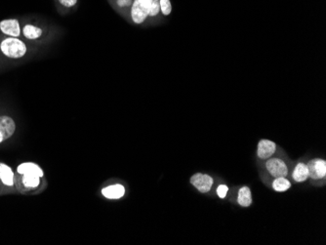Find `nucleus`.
Masks as SVG:
<instances>
[{
    "mask_svg": "<svg viewBox=\"0 0 326 245\" xmlns=\"http://www.w3.org/2000/svg\"><path fill=\"white\" fill-rule=\"evenodd\" d=\"M16 174L24 175V174H37L40 175V177H45V173L40 164L32 162V161H26L20 163L16 168Z\"/></svg>",
    "mask_w": 326,
    "mask_h": 245,
    "instance_id": "1a4fd4ad",
    "label": "nucleus"
},
{
    "mask_svg": "<svg viewBox=\"0 0 326 245\" xmlns=\"http://www.w3.org/2000/svg\"><path fill=\"white\" fill-rule=\"evenodd\" d=\"M191 183L200 193H207L213 185V179L205 174H196L191 178Z\"/></svg>",
    "mask_w": 326,
    "mask_h": 245,
    "instance_id": "9d476101",
    "label": "nucleus"
},
{
    "mask_svg": "<svg viewBox=\"0 0 326 245\" xmlns=\"http://www.w3.org/2000/svg\"><path fill=\"white\" fill-rule=\"evenodd\" d=\"M266 166H267V169L269 170V172L275 178L286 177L287 174H288V169H287L285 163L278 158L270 159L266 163Z\"/></svg>",
    "mask_w": 326,
    "mask_h": 245,
    "instance_id": "6e6552de",
    "label": "nucleus"
},
{
    "mask_svg": "<svg viewBox=\"0 0 326 245\" xmlns=\"http://www.w3.org/2000/svg\"><path fill=\"white\" fill-rule=\"evenodd\" d=\"M45 36L46 31L40 26L32 23H26L22 26V39L26 42H40Z\"/></svg>",
    "mask_w": 326,
    "mask_h": 245,
    "instance_id": "20e7f679",
    "label": "nucleus"
},
{
    "mask_svg": "<svg viewBox=\"0 0 326 245\" xmlns=\"http://www.w3.org/2000/svg\"><path fill=\"white\" fill-rule=\"evenodd\" d=\"M101 194L107 199H119L125 194V187L121 184L110 185L101 190Z\"/></svg>",
    "mask_w": 326,
    "mask_h": 245,
    "instance_id": "9b49d317",
    "label": "nucleus"
},
{
    "mask_svg": "<svg viewBox=\"0 0 326 245\" xmlns=\"http://www.w3.org/2000/svg\"><path fill=\"white\" fill-rule=\"evenodd\" d=\"M228 191H229V188H228L227 186L221 185V186H219L218 189H217V194H218V195H219L221 198H224V197L227 195V194H228Z\"/></svg>",
    "mask_w": 326,
    "mask_h": 245,
    "instance_id": "aec40b11",
    "label": "nucleus"
},
{
    "mask_svg": "<svg viewBox=\"0 0 326 245\" xmlns=\"http://www.w3.org/2000/svg\"><path fill=\"white\" fill-rule=\"evenodd\" d=\"M160 11L164 16H168L172 11V6L170 0H159Z\"/></svg>",
    "mask_w": 326,
    "mask_h": 245,
    "instance_id": "a211bd4d",
    "label": "nucleus"
},
{
    "mask_svg": "<svg viewBox=\"0 0 326 245\" xmlns=\"http://www.w3.org/2000/svg\"><path fill=\"white\" fill-rule=\"evenodd\" d=\"M43 184H45V177L37 174H24L16 177V188L22 193L37 191Z\"/></svg>",
    "mask_w": 326,
    "mask_h": 245,
    "instance_id": "f03ea898",
    "label": "nucleus"
},
{
    "mask_svg": "<svg viewBox=\"0 0 326 245\" xmlns=\"http://www.w3.org/2000/svg\"><path fill=\"white\" fill-rule=\"evenodd\" d=\"M293 178L296 182H304L307 180L309 178L308 166L303 163H299L294 169Z\"/></svg>",
    "mask_w": 326,
    "mask_h": 245,
    "instance_id": "dca6fc26",
    "label": "nucleus"
},
{
    "mask_svg": "<svg viewBox=\"0 0 326 245\" xmlns=\"http://www.w3.org/2000/svg\"><path fill=\"white\" fill-rule=\"evenodd\" d=\"M149 17L146 11L141 8L138 0H134L131 5V18L135 24H143L146 19Z\"/></svg>",
    "mask_w": 326,
    "mask_h": 245,
    "instance_id": "ddd939ff",
    "label": "nucleus"
},
{
    "mask_svg": "<svg viewBox=\"0 0 326 245\" xmlns=\"http://www.w3.org/2000/svg\"><path fill=\"white\" fill-rule=\"evenodd\" d=\"M17 130V123L12 116L7 115L0 116V131L5 139L8 141L14 136Z\"/></svg>",
    "mask_w": 326,
    "mask_h": 245,
    "instance_id": "423d86ee",
    "label": "nucleus"
},
{
    "mask_svg": "<svg viewBox=\"0 0 326 245\" xmlns=\"http://www.w3.org/2000/svg\"><path fill=\"white\" fill-rule=\"evenodd\" d=\"M0 184L6 190L16 188V173L10 165L4 162H0Z\"/></svg>",
    "mask_w": 326,
    "mask_h": 245,
    "instance_id": "39448f33",
    "label": "nucleus"
},
{
    "mask_svg": "<svg viewBox=\"0 0 326 245\" xmlns=\"http://www.w3.org/2000/svg\"><path fill=\"white\" fill-rule=\"evenodd\" d=\"M308 170H309V177L312 179L317 180L322 179L326 175V161L323 159H313L309 162Z\"/></svg>",
    "mask_w": 326,
    "mask_h": 245,
    "instance_id": "0eeeda50",
    "label": "nucleus"
},
{
    "mask_svg": "<svg viewBox=\"0 0 326 245\" xmlns=\"http://www.w3.org/2000/svg\"><path fill=\"white\" fill-rule=\"evenodd\" d=\"M138 2L149 17H156L160 12L159 0H138Z\"/></svg>",
    "mask_w": 326,
    "mask_h": 245,
    "instance_id": "4468645a",
    "label": "nucleus"
},
{
    "mask_svg": "<svg viewBox=\"0 0 326 245\" xmlns=\"http://www.w3.org/2000/svg\"><path fill=\"white\" fill-rule=\"evenodd\" d=\"M26 40L22 38L0 37V54L9 60H22L30 51Z\"/></svg>",
    "mask_w": 326,
    "mask_h": 245,
    "instance_id": "f257e3e1",
    "label": "nucleus"
},
{
    "mask_svg": "<svg viewBox=\"0 0 326 245\" xmlns=\"http://www.w3.org/2000/svg\"><path fill=\"white\" fill-rule=\"evenodd\" d=\"M133 1L132 0H118V4L120 6V7H123V6H129V5H132Z\"/></svg>",
    "mask_w": 326,
    "mask_h": 245,
    "instance_id": "412c9836",
    "label": "nucleus"
},
{
    "mask_svg": "<svg viewBox=\"0 0 326 245\" xmlns=\"http://www.w3.org/2000/svg\"><path fill=\"white\" fill-rule=\"evenodd\" d=\"M275 144L270 140H262L258 145L257 154L262 159H267L274 155L275 152Z\"/></svg>",
    "mask_w": 326,
    "mask_h": 245,
    "instance_id": "f8f14e48",
    "label": "nucleus"
},
{
    "mask_svg": "<svg viewBox=\"0 0 326 245\" xmlns=\"http://www.w3.org/2000/svg\"><path fill=\"white\" fill-rule=\"evenodd\" d=\"M4 142H5V139H4V137H3V135H2V133L0 131V145Z\"/></svg>",
    "mask_w": 326,
    "mask_h": 245,
    "instance_id": "4be33fe9",
    "label": "nucleus"
},
{
    "mask_svg": "<svg viewBox=\"0 0 326 245\" xmlns=\"http://www.w3.org/2000/svg\"><path fill=\"white\" fill-rule=\"evenodd\" d=\"M58 2L63 7L70 9V8H74L79 3V0H58Z\"/></svg>",
    "mask_w": 326,
    "mask_h": 245,
    "instance_id": "6ab92c4d",
    "label": "nucleus"
},
{
    "mask_svg": "<svg viewBox=\"0 0 326 245\" xmlns=\"http://www.w3.org/2000/svg\"><path fill=\"white\" fill-rule=\"evenodd\" d=\"M0 34L8 38H22V25L16 18L0 21Z\"/></svg>",
    "mask_w": 326,
    "mask_h": 245,
    "instance_id": "7ed1b4c3",
    "label": "nucleus"
},
{
    "mask_svg": "<svg viewBox=\"0 0 326 245\" xmlns=\"http://www.w3.org/2000/svg\"><path fill=\"white\" fill-rule=\"evenodd\" d=\"M291 187V184L289 181L285 179V177H279L276 178L273 183V188L276 192H286Z\"/></svg>",
    "mask_w": 326,
    "mask_h": 245,
    "instance_id": "f3484780",
    "label": "nucleus"
},
{
    "mask_svg": "<svg viewBox=\"0 0 326 245\" xmlns=\"http://www.w3.org/2000/svg\"><path fill=\"white\" fill-rule=\"evenodd\" d=\"M237 201H238L239 205H241L242 207H248L251 205L252 197H251V192H250L249 188L243 187L239 190Z\"/></svg>",
    "mask_w": 326,
    "mask_h": 245,
    "instance_id": "2eb2a0df",
    "label": "nucleus"
}]
</instances>
